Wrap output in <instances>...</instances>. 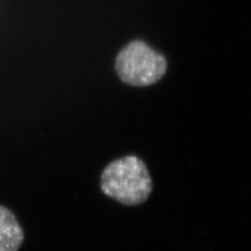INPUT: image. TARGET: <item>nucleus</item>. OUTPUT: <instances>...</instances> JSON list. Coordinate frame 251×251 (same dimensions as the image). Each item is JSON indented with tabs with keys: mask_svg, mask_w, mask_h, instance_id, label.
Wrapping results in <instances>:
<instances>
[{
	"mask_svg": "<svg viewBox=\"0 0 251 251\" xmlns=\"http://www.w3.org/2000/svg\"><path fill=\"white\" fill-rule=\"evenodd\" d=\"M152 179L145 162L136 156L112 161L100 177V188L108 197L124 205H139L150 197Z\"/></svg>",
	"mask_w": 251,
	"mask_h": 251,
	"instance_id": "f257e3e1",
	"label": "nucleus"
},
{
	"mask_svg": "<svg viewBox=\"0 0 251 251\" xmlns=\"http://www.w3.org/2000/svg\"><path fill=\"white\" fill-rule=\"evenodd\" d=\"M168 69L166 58L146 42L135 40L117 54L115 70L121 80L131 86L145 87L159 82Z\"/></svg>",
	"mask_w": 251,
	"mask_h": 251,
	"instance_id": "f03ea898",
	"label": "nucleus"
},
{
	"mask_svg": "<svg viewBox=\"0 0 251 251\" xmlns=\"http://www.w3.org/2000/svg\"><path fill=\"white\" fill-rule=\"evenodd\" d=\"M25 233L10 209L0 205V251H18Z\"/></svg>",
	"mask_w": 251,
	"mask_h": 251,
	"instance_id": "7ed1b4c3",
	"label": "nucleus"
}]
</instances>
